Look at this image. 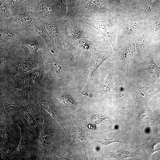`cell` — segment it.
I'll list each match as a JSON object with an SVG mask.
<instances>
[{
  "label": "cell",
  "mask_w": 160,
  "mask_h": 160,
  "mask_svg": "<svg viewBox=\"0 0 160 160\" xmlns=\"http://www.w3.org/2000/svg\"><path fill=\"white\" fill-rule=\"evenodd\" d=\"M43 57L37 56L27 50H19L15 54L10 49L0 66V82L17 75L27 73L39 67H44Z\"/></svg>",
  "instance_id": "obj_1"
},
{
  "label": "cell",
  "mask_w": 160,
  "mask_h": 160,
  "mask_svg": "<svg viewBox=\"0 0 160 160\" xmlns=\"http://www.w3.org/2000/svg\"><path fill=\"white\" fill-rule=\"evenodd\" d=\"M44 67L35 68L27 73L17 75L0 82L1 90L25 89L42 86L44 76Z\"/></svg>",
  "instance_id": "obj_2"
},
{
  "label": "cell",
  "mask_w": 160,
  "mask_h": 160,
  "mask_svg": "<svg viewBox=\"0 0 160 160\" xmlns=\"http://www.w3.org/2000/svg\"><path fill=\"white\" fill-rule=\"evenodd\" d=\"M113 13L112 7L105 0H81L76 15L96 20H106Z\"/></svg>",
  "instance_id": "obj_3"
},
{
  "label": "cell",
  "mask_w": 160,
  "mask_h": 160,
  "mask_svg": "<svg viewBox=\"0 0 160 160\" xmlns=\"http://www.w3.org/2000/svg\"><path fill=\"white\" fill-rule=\"evenodd\" d=\"M60 56V54H49L43 58L44 74L42 86L49 87L57 79L66 73V66Z\"/></svg>",
  "instance_id": "obj_4"
},
{
  "label": "cell",
  "mask_w": 160,
  "mask_h": 160,
  "mask_svg": "<svg viewBox=\"0 0 160 160\" xmlns=\"http://www.w3.org/2000/svg\"><path fill=\"white\" fill-rule=\"evenodd\" d=\"M75 19L79 23L87 24L98 30L110 43L113 52L118 47L115 42L116 25L114 18L96 20L76 15Z\"/></svg>",
  "instance_id": "obj_5"
},
{
  "label": "cell",
  "mask_w": 160,
  "mask_h": 160,
  "mask_svg": "<svg viewBox=\"0 0 160 160\" xmlns=\"http://www.w3.org/2000/svg\"><path fill=\"white\" fill-rule=\"evenodd\" d=\"M46 28L57 49L67 48L70 44V38L64 17L51 20L47 24Z\"/></svg>",
  "instance_id": "obj_6"
},
{
  "label": "cell",
  "mask_w": 160,
  "mask_h": 160,
  "mask_svg": "<svg viewBox=\"0 0 160 160\" xmlns=\"http://www.w3.org/2000/svg\"><path fill=\"white\" fill-rule=\"evenodd\" d=\"M64 18L65 20L70 38V44L82 38L96 39L97 31L87 24L78 22L75 17Z\"/></svg>",
  "instance_id": "obj_7"
},
{
  "label": "cell",
  "mask_w": 160,
  "mask_h": 160,
  "mask_svg": "<svg viewBox=\"0 0 160 160\" xmlns=\"http://www.w3.org/2000/svg\"><path fill=\"white\" fill-rule=\"evenodd\" d=\"M90 50L92 53L91 63L87 66L84 67L88 68L90 69L89 78L80 95H89V90L88 89V86L91 81H94L92 78L94 73L102 63L108 58L111 57L113 54V51L110 48L106 50L101 51L94 47L91 49Z\"/></svg>",
  "instance_id": "obj_8"
},
{
  "label": "cell",
  "mask_w": 160,
  "mask_h": 160,
  "mask_svg": "<svg viewBox=\"0 0 160 160\" xmlns=\"http://www.w3.org/2000/svg\"><path fill=\"white\" fill-rule=\"evenodd\" d=\"M135 48V45L133 41H127L122 44L114 52L119 68L129 79V67L132 60Z\"/></svg>",
  "instance_id": "obj_9"
},
{
  "label": "cell",
  "mask_w": 160,
  "mask_h": 160,
  "mask_svg": "<svg viewBox=\"0 0 160 160\" xmlns=\"http://www.w3.org/2000/svg\"><path fill=\"white\" fill-rule=\"evenodd\" d=\"M38 8L41 15L47 16L51 20H55L64 17L66 12L63 9L52 2L44 0L40 1L37 5Z\"/></svg>",
  "instance_id": "obj_10"
},
{
  "label": "cell",
  "mask_w": 160,
  "mask_h": 160,
  "mask_svg": "<svg viewBox=\"0 0 160 160\" xmlns=\"http://www.w3.org/2000/svg\"><path fill=\"white\" fill-rule=\"evenodd\" d=\"M101 43L95 39L82 38L70 44L67 49L77 56L82 51L86 50H90L93 48L96 47Z\"/></svg>",
  "instance_id": "obj_11"
},
{
  "label": "cell",
  "mask_w": 160,
  "mask_h": 160,
  "mask_svg": "<svg viewBox=\"0 0 160 160\" xmlns=\"http://www.w3.org/2000/svg\"><path fill=\"white\" fill-rule=\"evenodd\" d=\"M132 88L139 97L145 100H148L160 92V83L154 84L150 82L143 86H134Z\"/></svg>",
  "instance_id": "obj_12"
},
{
  "label": "cell",
  "mask_w": 160,
  "mask_h": 160,
  "mask_svg": "<svg viewBox=\"0 0 160 160\" xmlns=\"http://www.w3.org/2000/svg\"><path fill=\"white\" fill-rule=\"evenodd\" d=\"M109 69L107 76L99 87L98 92L102 95H106L108 94L113 83L119 77L118 76L117 67L115 64L111 65Z\"/></svg>",
  "instance_id": "obj_13"
},
{
  "label": "cell",
  "mask_w": 160,
  "mask_h": 160,
  "mask_svg": "<svg viewBox=\"0 0 160 160\" xmlns=\"http://www.w3.org/2000/svg\"><path fill=\"white\" fill-rule=\"evenodd\" d=\"M146 70L149 77L156 82L160 78V67L156 63L153 57L150 54L146 57Z\"/></svg>",
  "instance_id": "obj_14"
},
{
  "label": "cell",
  "mask_w": 160,
  "mask_h": 160,
  "mask_svg": "<svg viewBox=\"0 0 160 160\" xmlns=\"http://www.w3.org/2000/svg\"><path fill=\"white\" fill-rule=\"evenodd\" d=\"M81 0H67V9L65 18L75 17L79 11Z\"/></svg>",
  "instance_id": "obj_15"
},
{
  "label": "cell",
  "mask_w": 160,
  "mask_h": 160,
  "mask_svg": "<svg viewBox=\"0 0 160 160\" xmlns=\"http://www.w3.org/2000/svg\"><path fill=\"white\" fill-rule=\"evenodd\" d=\"M135 47L137 52L140 57L145 56L147 44V36L145 34H142L135 40Z\"/></svg>",
  "instance_id": "obj_16"
},
{
  "label": "cell",
  "mask_w": 160,
  "mask_h": 160,
  "mask_svg": "<svg viewBox=\"0 0 160 160\" xmlns=\"http://www.w3.org/2000/svg\"><path fill=\"white\" fill-rule=\"evenodd\" d=\"M24 44L33 54L40 56L38 53V50L43 46L40 43L34 39H28L25 40Z\"/></svg>",
  "instance_id": "obj_17"
},
{
  "label": "cell",
  "mask_w": 160,
  "mask_h": 160,
  "mask_svg": "<svg viewBox=\"0 0 160 160\" xmlns=\"http://www.w3.org/2000/svg\"><path fill=\"white\" fill-rule=\"evenodd\" d=\"M32 21V18L28 14H23L18 17L16 19L17 23L20 25H26Z\"/></svg>",
  "instance_id": "obj_18"
},
{
  "label": "cell",
  "mask_w": 160,
  "mask_h": 160,
  "mask_svg": "<svg viewBox=\"0 0 160 160\" xmlns=\"http://www.w3.org/2000/svg\"><path fill=\"white\" fill-rule=\"evenodd\" d=\"M0 12L1 14L7 15L9 13L8 6L5 3L0 1Z\"/></svg>",
  "instance_id": "obj_19"
},
{
  "label": "cell",
  "mask_w": 160,
  "mask_h": 160,
  "mask_svg": "<svg viewBox=\"0 0 160 160\" xmlns=\"http://www.w3.org/2000/svg\"><path fill=\"white\" fill-rule=\"evenodd\" d=\"M140 23V20H137L132 23L129 27L128 28L129 32H131L134 31L137 27L138 25Z\"/></svg>",
  "instance_id": "obj_20"
},
{
  "label": "cell",
  "mask_w": 160,
  "mask_h": 160,
  "mask_svg": "<svg viewBox=\"0 0 160 160\" xmlns=\"http://www.w3.org/2000/svg\"><path fill=\"white\" fill-rule=\"evenodd\" d=\"M106 118L103 115L101 114H97L94 117L95 121L96 124L101 122L103 120Z\"/></svg>",
  "instance_id": "obj_21"
},
{
  "label": "cell",
  "mask_w": 160,
  "mask_h": 160,
  "mask_svg": "<svg viewBox=\"0 0 160 160\" xmlns=\"http://www.w3.org/2000/svg\"><path fill=\"white\" fill-rule=\"evenodd\" d=\"M52 2L61 8L65 9V6L63 3V0H51Z\"/></svg>",
  "instance_id": "obj_22"
},
{
  "label": "cell",
  "mask_w": 160,
  "mask_h": 160,
  "mask_svg": "<svg viewBox=\"0 0 160 160\" xmlns=\"http://www.w3.org/2000/svg\"><path fill=\"white\" fill-rule=\"evenodd\" d=\"M24 0H13V2L15 3H18L21 2Z\"/></svg>",
  "instance_id": "obj_23"
},
{
  "label": "cell",
  "mask_w": 160,
  "mask_h": 160,
  "mask_svg": "<svg viewBox=\"0 0 160 160\" xmlns=\"http://www.w3.org/2000/svg\"><path fill=\"white\" fill-rule=\"evenodd\" d=\"M35 120L36 121H38L39 120V119L37 117L35 119Z\"/></svg>",
  "instance_id": "obj_24"
},
{
  "label": "cell",
  "mask_w": 160,
  "mask_h": 160,
  "mask_svg": "<svg viewBox=\"0 0 160 160\" xmlns=\"http://www.w3.org/2000/svg\"><path fill=\"white\" fill-rule=\"evenodd\" d=\"M8 143V142L7 141H5V143L7 144Z\"/></svg>",
  "instance_id": "obj_25"
},
{
  "label": "cell",
  "mask_w": 160,
  "mask_h": 160,
  "mask_svg": "<svg viewBox=\"0 0 160 160\" xmlns=\"http://www.w3.org/2000/svg\"><path fill=\"white\" fill-rule=\"evenodd\" d=\"M51 113L52 114H53V115L54 114V112H53L52 111H51Z\"/></svg>",
  "instance_id": "obj_26"
},
{
  "label": "cell",
  "mask_w": 160,
  "mask_h": 160,
  "mask_svg": "<svg viewBox=\"0 0 160 160\" xmlns=\"http://www.w3.org/2000/svg\"><path fill=\"white\" fill-rule=\"evenodd\" d=\"M44 137V139H45V140H46L47 139V137H46L47 136H45Z\"/></svg>",
  "instance_id": "obj_27"
},
{
  "label": "cell",
  "mask_w": 160,
  "mask_h": 160,
  "mask_svg": "<svg viewBox=\"0 0 160 160\" xmlns=\"http://www.w3.org/2000/svg\"><path fill=\"white\" fill-rule=\"evenodd\" d=\"M28 121L30 122H31V120L29 119H28Z\"/></svg>",
  "instance_id": "obj_28"
},
{
  "label": "cell",
  "mask_w": 160,
  "mask_h": 160,
  "mask_svg": "<svg viewBox=\"0 0 160 160\" xmlns=\"http://www.w3.org/2000/svg\"><path fill=\"white\" fill-rule=\"evenodd\" d=\"M43 143H44L45 142V140H44L43 141Z\"/></svg>",
  "instance_id": "obj_29"
},
{
  "label": "cell",
  "mask_w": 160,
  "mask_h": 160,
  "mask_svg": "<svg viewBox=\"0 0 160 160\" xmlns=\"http://www.w3.org/2000/svg\"><path fill=\"white\" fill-rule=\"evenodd\" d=\"M25 144V143H24V142H23V145H24Z\"/></svg>",
  "instance_id": "obj_30"
},
{
  "label": "cell",
  "mask_w": 160,
  "mask_h": 160,
  "mask_svg": "<svg viewBox=\"0 0 160 160\" xmlns=\"http://www.w3.org/2000/svg\"><path fill=\"white\" fill-rule=\"evenodd\" d=\"M17 150L18 151H20L19 149H18Z\"/></svg>",
  "instance_id": "obj_31"
},
{
  "label": "cell",
  "mask_w": 160,
  "mask_h": 160,
  "mask_svg": "<svg viewBox=\"0 0 160 160\" xmlns=\"http://www.w3.org/2000/svg\"><path fill=\"white\" fill-rule=\"evenodd\" d=\"M42 138L43 139H44V137L42 136Z\"/></svg>",
  "instance_id": "obj_32"
},
{
  "label": "cell",
  "mask_w": 160,
  "mask_h": 160,
  "mask_svg": "<svg viewBox=\"0 0 160 160\" xmlns=\"http://www.w3.org/2000/svg\"><path fill=\"white\" fill-rule=\"evenodd\" d=\"M30 124H31V125H32V122H31V123H30Z\"/></svg>",
  "instance_id": "obj_33"
},
{
  "label": "cell",
  "mask_w": 160,
  "mask_h": 160,
  "mask_svg": "<svg viewBox=\"0 0 160 160\" xmlns=\"http://www.w3.org/2000/svg\"><path fill=\"white\" fill-rule=\"evenodd\" d=\"M23 139H25V137H23Z\"/></svg>",
  "instance_id": "obj_34"
},
{
  "label": "cell",
  "mask_w": 160,
  "mask_h": 160,
  "mask_svg": "<svg viewBox=\"0 0 160 160\" xmlns=\"http://www.w3.org/2000/svg\"><path fill=\"white\" fill-rule=\"evenodd\" d=\"M4 136L5 137H6V135H4Z\"/></svg>",
  "instance_id": "obj_35"
},
{
  "label": "cell",
  "mask_w": 160,
  "mask_h": 160,
  "mask_svg": "<svg viewBox=\"0 0 160 160\" xmlns=\"http://www.w3.org/2000/svg\"><path fill=\"white\" fill-rule=\"evenodd\" d=\"M8 137H9V136H8V135H7V138H8Z\"/></svg>",
  "instance_id": "obj_36"
},
{
  "label": "cell",
  "mask_w": 160,
  "mask_h": 160,
  "mask_svg": "<svg viewBox=\"0 0 160 160\" xmlns=\"http://www.w3.org/2000/svg\"><path fill=\"white\" fill-rule=\"evenodd\" d=\"M29 108H27V110H29Z\"/></svg>",
  "instance_id": "obj_37"
},
{
  "label": "cell",
  "mask_w": 160,
  "mask_h": 160,
  "mask_svg": "<svg viewBox=\"0 0 160 160\" xmlns=\"http://www.w3.org/2000/svg\"><path fill=\"white\" fill-rule=\"evenodd\" d=\"M25 148L24 147H22V148H23V149H24Z\"/></svg>",
  "instance_id": "obj_38"
},
{
  "label": "cell",
  "mask_w": 160,
  "mask_h": 160,
  "mask_svg": "<svg viewBox=\"0 0 160 160\" xmlns=\"http://www.w3.org/2000/svg\"><path fill=\"white\" fill-rule=\"evenodd\" d=\"M7 152L8 153V152H9V150H7Z\"/></svg>",
  "instance_id": "obj_39"
},
{
  "label": "cell",
  "mask_w": 160,
  "mask_h": 160,
  "mask_svg": "<svg viewBox=\"0 0 160 160\" xmlns=\"http://www.w3.org/2000/svg\"><path fill=\"white\" fill-rule=\"evenodd\" d=\"M26 112H27L26 111H24V113H26Z\"/></svg>",
  "instance_id": "obj_40"
},
{
  "label": "cell",
  "mask_w": 160,
  "mask_h": 160,
  "mask_svg": "<svg viewBox=\"0 0 160 160\" xmlns=\"http://www.w3.org/2000/svg\"><path fill=\"white\" fill-rule=\"evenodd\" d=\"M22 147H22V146H20V148H22Z\"/></svg>",
  "instance_id": "obj_41"
},
{
  "label": "cell",
  "mask_w": 160,
  "mask_h": 160,
  "mask_svg": "<svg viewBox=\"0 0 160 160\" xmlns=\"http://www.w3.org/2000/svg\"><path fill=\"white\" fill-rule=\"evenodd\" d=\"M44 134H46V132H45L44 131Z\"/></svg>",
  "instance_id": "obj_42"
},
{
  "label": "cell",
  "mask_w": 160,
  "mask_h": 160,
  "mask_svg": "<svg viewBox=\"0 0 160 160\" xmlns=\"http://www.w3.org/2000/svg\"><path fill=\"white\" fill-rule=\"evenodd\" d=\"M30 111L31 112L32 111V110H31V109H30Z\"/></svg>",
  "instance_id": "obj_43"
},
{
  "label": "cell",
  "mask_w": 160,
  "mask_h": 160,
  "mask_svg": "<svg viewBox=\"0 0 160 160\" xmlns=\"http://www.w3.org/2000/svg\"><path fill=\"white\" fill-rule=\"evenodd\" d=\"M23 147H24L25 148V145H24L23 146Z\"/></svg>",
  "instance_id": "obj_44"
},
{
  "label": "cell",
  "mask_w": 160,
  "mask_h": 160,
  "mask_svg": "<svg viewBox=\"0 0 160 160\" xmlns=\"http://www.w3.org/2000/svg\"><path fill=\"white\" fill-rule=\"evenodd\" d=\"M35 126L36 127H37V125H35Z\"/></svg>",
  "instance_id": "obj_45"
},
{
  "label": "cell",
  "mask_w": 160,
  "mask_h": 160,
  "mask_svg": "<svg viewBox=\"0 0 160 160\" xmlns=\"http://www.w3.org/2000/svg\"><path fill=\"white\" fill-rule=\"evenodd\" d=\"M4 149H2V150L3 151H4Z\"/></svg>",
  "instance_id": "obj_46"
},
{
  "label": "cell",
  "mask_w": 160,
  "mask_h": 160,
  "mask_svg": "<svg viewBox=\"0 0 160 160\" xmlns=\"http://www.w3.org/2000/svg\"><path fill=\"white\" fill-rule=\"evenodd\" d=\"M25 114H28V113L26 112V113H25Z\"/></svg>",
  "instance_id": "obj_47"
},
{
  "label": "cell",
  "mask_w": 160,
  "mask_h": 160,
  "mask_svg": "<svg viewBox=\"0 0 160 160\" xmlns=\"http://www.w3.org/2000/svg\"><path fill=\"white\" fill-rule=\"evenodd\" d=\"M32 123H33V122H34V121H32Z\"/></svg>",
  "instance_id": "obj_48"
},
{
  "label": "cell",
  "mask_w": 160,
  "mask_h": 160,
  "mask_svg": "<svg viewBox=\"0 0 160 160\" xmlns=\"http://www.w3.org/2000/svg\"><path fill=\"white\" fill-rule=\"evenodd\" d=\"M46 144H48V143L47 142H46Z\"/></svg>",
  "instance_id": "obj_49"
},
{
  "label": "cell",
  "mask_w": 160,
  "mask_h": 160,
  "mask_svg": "<svg viewBox=\"0 0 160 160\" xmlns=\"http://www.w3.org/2000/svg\"><path fill=\"white\" fill-rule=\"evenodd\" d=\"M9 145H10V144H9Z\"/></svg>",
  "instance_id": "obj_50"
},
{
  "label": "cell",
  "mask_w": 160,
  "mask_h": 160,
  "mask_svg": "<svg viewBox=\"0 0 160 160\" xmlns=\"http://www.w3.org/2000/svg\"><path fill=\"white\" fill-rule=\"evenodd\" d=\"M115 0V1H117V0Z\"/></svg>",
  "instance_id": "obj_51"
}]
</instances>
